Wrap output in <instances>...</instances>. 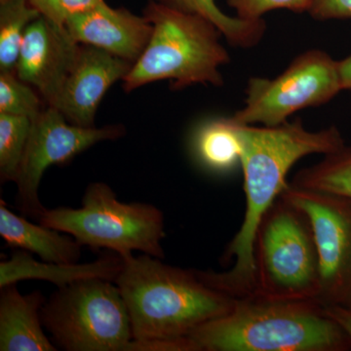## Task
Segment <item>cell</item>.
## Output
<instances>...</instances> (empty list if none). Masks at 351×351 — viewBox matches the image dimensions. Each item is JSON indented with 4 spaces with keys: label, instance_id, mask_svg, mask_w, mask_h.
<instances>
[{
    "label": "cell",
    "instance_id": "cell-1",
    "mask_svg": "<svg viewBox=\"0 0 351 351\" xmlns=\"http://www.w3.org/2000/svg\"><path fill=\"white\" fill-rule=\"evenodd\" d=\"M237 124L241 145L240 165L243 171L246 210L239 232L228 245L223 261H233L223 272L196 270L210 287L232 295H252L255 286L254 245L258 226L289 182V171L302 157L334 154L346 147L335 126L317 132L306 130L302 119L274 127Z\"/></svg>",
    "mask_w": 351,
    "mask_h": 351
},
{
    "label": "cell",
    "instance_id": "cell-2",
    "mask_svg": "<svg viewBox=\"0 0 351 351\" xmlns=\"http://www.w3.org/2000/svg\"><path fill=\"white\" fill-rule=\"evenodd\" d=\"M199 351H341L350 339L316 300L239 298L189 335Z\"/></svg>",
    "mask_w": 351,
    "mask_h": 351
},
{
    "label": "cell",
    "instance_id": "cell-3",
    "mask_svg": "<svg viewBox=\"0 0 351 351\" xmlns=\"http://www.w3.org/2000/svg\"><path fill=\"white\" fill-rule=\"evenodd\" d=\"M123 260L115 284L128 309L133 339L188 337L230 313L237 302L203 282L195 269L171 267L145 254Z\"/></svg>",
    "mask_w": 351,
    "mask_h": 351
},
{
    "label": "cell",
    "instance_id": "cell-4",
    "mask_svg": "<svg viewBox=\"0 0 351 351\" xmlns=\"http://www.w3.org/2000/svg\"><path fill=\"white\" fill-rule=\"evenodd\" d=\"M144 16L152 25V34L142 56L122 80L126 92L166 80L175 90L195 84L223 86L221 68L230 63V56L213 23L154 0L145 7Z\"/></svg>",
    "mask_w": 351,
    "mask_h": 351
},
{
    "label": "cell",
    "instance_id": "cell-5",
    "mask_svg": "<svg viewBox=\"0 0 351 351\" xmlns=\"http://www.w3.org/2000/svg\"><path fill=\"white\" fill-rule=\"evenodd\" d=\"M38 223L71 235L82 246L106 249L121 257L138 251L165 258L164 216L145 203H123L106 182H92L82 196V207L46 210Z\"/></svg>",
    "mask_w": 351,
    "mask_h": 351
},
{
    "label": "cell",
    "instance_id": "cell-6",
    "mask_svg": "<svg viewBox=\"0 0 351 351\" xmlns=\"http://www.w3.org/2000/svg\"><path fill=\"white\" fill-rule=\"evenodd\" d=\"M255 286L250 295L316 300L319 254L306 213L279 196L265 214L254 245Z\"/></svg>",
    "mask_w": 351,
    "mask_h": 351
},
{
    "label": "cell",
    "instance_id": "cell-7",
    "mask_svg": "<svg viewBox=\"0 0 351 351\" xmlns=\"http://www.w3.org/2000/svg\"><path fill=\"white\" fill-rule=\"evenodd\" d=\"M55 345L66 351H128L130 316L119 288L105 279L60 287L41 308Z\"/></svg>",
    "mask_w": 351,
    "mask_h": 351
},
{
    "label": "cell",
    "instance_id": "cell-8",
    "mask_svg": "<svg viewBox=\"0 0 351 351\" xmlns=\"http://www.w3.org/2000/svg\"><path fill=\"white\" fill-rule=\"evenodd\" d=\"M338 62L325 51H304L276 78L251 77L245 106L232 115L244 125H281L293 113L319 107L341 91Z\"/></svg>",
    "mask_w": 351,
    "mask_h": 351
},
{
    "label": "cell",
    "instance_id": "cell-9",
    "mask_svg": "<svg viewBox=\"0 0 351 351\" xmlns=\"http://www.w3.org/2000/svg\"><path fill=\"white\" fill-rule=\"evenodd\" d=\"M124 134L125 128L120 124L101 128L75 125L69 123L57 108L47 106L32 120L27 149L16 180V203L20 211L39 221L47 210L38 196L45 171L52 165H64L94 145L117 140Z\"/></svg>",
    "mask_w": 351,
    "mask_h": 351
},
{
    "label": "cell",
    "instance_id": "cell-10",
    "mask_svg": "<svg viewBox=\"0 0 351 351\" xmlns=\"http://www.w3.org/2000/svg\"><path fill=\"white\" fill-rule=\"evenodd\" d=\"M281 197L306 213L319 254L322 306L351 304V198L293 186Z\"/></svg>",
    "mask_w": 351,
    "mask_h": 351
},
{
    "label": "cell",
    "instance_id": "cell-11",
    "mask_svg": "<svg viewBox=\"0 0 351 351\" xmlns=\"http://www.w3.org/2000/svg\"><path fill=\"white\" fill-rule=\"evenodd\" d=\"M80 48L82 44L71 38L66 27L40 16L25 29L16 73L40 94L46 105L53 106Z\"/></svg>",
    "mask_w": 351,
    "mask_h": 351
},
{
    "label": "cell",
    "instance_id": "cell-12",
    "mask_svg": "<svg viewBox=\"0 0 351 351\" xmlns=\"http://www.w3.org/2000/svg\"><path fill=\"white\" fill-rule=\"evenodd\" d=\"M133 63L93 46L82 45L75 66L54 105L69 123L95 127V117L104 96L123 80Z\"/></svg>",
    "mask_w": 351,
    "mask_h": 351
},
{
    "label": "cell",
    "instance_id": "cell-13",
    "mask_svg": "<svg viewBox=\"0 0 351 351\" xmlns=\"http://www.w3.org/2000/svg\"><path fill=\"white\" fill-rule=\"evenodd\" d=\"M66 31L76 43L93 46L135 64L142 56L152 34L147 18L107 2L66 22Z\"/></svg>",
    "mask_w": 351,
    "mask_h": 351
},
{
    "label": "cell",
    "instance_id": "cell-14",
    "mask_svg": "<svg viewBox=\"0 0 351 351\" xmlns=\"http://www.w3.org/2000/svg\"><path fill=\"white\" fill-rule=\"evenodd\" d=\"M123 267V258L114 252L92 263H59L38 262L29 252L18 249L0 263V288L32 279L48 281L59 288L85 279H105L115 283Z\"/></svg>",
    "mask_w": 351,
    "mask_h": 351
},
{
    "label": "cell",
    "instance_id": "cell-15",
    "mask_svg": "<svg viewBox=\"0 0 351 351\" xmlns=\"http://www.w3.org/2000/svg\"><path fill=\"white\" fill-rule=\"evenodd\" d=\"M0 289V350H58L43 330L41 308L46 300L43 293L23 295L17 283Z\"/></svg>",
    "mask_w": 351,
    "mask_h": 351
},
{
    "label": "cell",
    "instance_id": "cell-16",
    "mask_svg": "<svg viewBox=\"0 0 351 351\" xmlns=\"http://www.w3.org/2000/svg\"><path fill=\"white\" fill-rule=\"evenodd\" d=\"M0 237L9 247L38 255L44 262L78 263L82 245L71 235L38 223H31L8 209L0 201Z\"/></svg>",
    "mask_w": 351,
    "mask_h": 351
},
{
    "label": "cell",
    "instance_id": "cell-17",
    "mask_svg": "<svg viewBox=\"0 0 351 351\" xmlns=\"http://www.w3.org/2000/svg\"><path fill=\"white\" fill-rule=\"evenodd\" d=\"M193 149L207 169L226 172L240 163L241 145L232 117L208 120L195 131Z\"/></svg>",
    "mask_w": 351,
    "mask_h": 351
},
{
    "label": "cell",
    "instance_id": "cell-18",
    "mask_svg": "<svg viewBox=\"0 0 351 351\" xmlns=\"http://www.w3.org/2000/svg\"><path fill=\"white\" fill-rule=\"evenodd\" d=\"M164 6L181 12L195 14L209 20L221 31L223 38L233 47L251 49L265 36L267 23L263 19L245 20L223 13L216 0H154Z\"/></svg>",
    "mask_w": 351,
    "mask_h": 351
},
{
    "label": "cell",
    "instance_id": "cell-19",
    "mask_svg": "<svg viewBox=\"0 0 351 351\" xmlns=\"http://www.w3.org/2000/svg\"><path fill=\"white\" fill-rule=\"evenodd\" d=\"M298 188L351 198V149L327 154L320 162L300 170L290 182Z\"/></svg>",
    "mask_w": 351,
    "mask_h": 351
},
{
    "label": "cell",
    "instance_id": "cell-20",
    "mask_svg": "<svg viewBox=\"0 0 351 351\" xmlns=\"http://www.w3.org/2000/svg\"><path fill=\"white\" fill-rule=\"evenodd\" d=\"M40 16L29 0H0V71H16L25 29Z\"/></svg>",
    "mask_w": 351,
    "mask_h": 351
},
{
    "label": "cell",
    "instance_id": "cell-21",
    "mask_svg": "<svg viewBox=\"0 0 351 351\" xmlns=\"http://www.w3.org/2000/svg\"><path fill=\"white\" fill-rule=\"evenodd\" d=\"M32 120L0 113V181L16 182L24 158Z\"/></svg>",
    "mask_w": 351,
    "mask_h": 351
},
{
    "label": "cell",
    "instance_id": "cell-22",
    "mask_svg": "<svg viewBox=\"0 0 351 351\" xmlns=\"http://www.w3.org/2000/svg\"><path fill=\"white\" fill-rule=\"evenodd\" d=\"M43 101L40 94L16 71H0V113L34 120L45 110Z\"/></svg>",
    "mask_w": 351,
    "mask_h": 351
},
{
    "label": "cell",
    "instance_id": "cell-23",
    "mask_svg": "<svg viewBox=\"0 0 351 351\" xmlns=\"http://www.w3.org/2000/svg\"><path fill=\"white\" fill-rule=\"evenodd\" d=\"M311 2L313 0H226L237 17L245 20L263 19L265 14L279 9L295 13L307 12Z\"/></svg>",
    "mask_w": 351,
    "mask_h": 351
},
{
    "label": "cell",
    "instance_id": "cell-24",
    "mask_svg": "<svg viewBox=\"0 0 351 351\" xmlns=\"http://www.w3.org/2000/svg\"><path fill=\"white\" fill-rule=\"evenodd\" d=\"M46 19L60 25H66L73 16L92 10L105 0H29Z\"/></svg>",
    "mask_w": 351,
    "mask_h": 351
},
{
    "label": "cell",
    "instance_id": "cell-25",
    "mask_svg": "<svg viewBox=\"0 0 351 351\" xmlns=\"http://www.w3.org/2000/svg\"><path fill=\"white\" fill-rule=\"evenodd\" d=\"M128 351H199L189 337L173 339H133Z\"/></svg>",
    "mask_w": 351,
    "mask_h": 351
},
{
    "label": "cell",
    "instance_id": "cell-26",
    "mask_svg": "<svg viewBox=\"0 0 351 351\" xmlns=\"http://www.w3.org/2000/svg\"><path fill=\"white\" fill-rule=\"evenodd\" d=\"M307 13L317 21L350 19L351 0H313Z\"/></svg>",
    "mask_w": 351,
    "mask_h": 351
},
{
    "label": "cell",
    "instance_id": "cell-27",
    "mask_svg": "<svg viewBox=\"0 0 351 351\" xmlns=\"http://www.w3.org/2000/svg\"><path fill=\"white\" fill-rule=\"evenodd\" d=\"M323 307L327 315L343 329L351 341V304Z\"/></svg>",
    "mask_w": 351,
    "mask_h": 351
},
{
    "label": "cell",
    "instance_id": "cell-28",
    "mask_svg": "<svg viewBox=\"0 0 351 351\" xmlns=\"http://www.w3.org/2000/svg\"><path fill=\"white\" fill-rule=\"evenodd\" d=\"M338 64L341 89L351 90V55L343 61L338 62Z\"/></svg>",
    "mask_w": 351,
    "mask_h": 351
}]
</instances>
